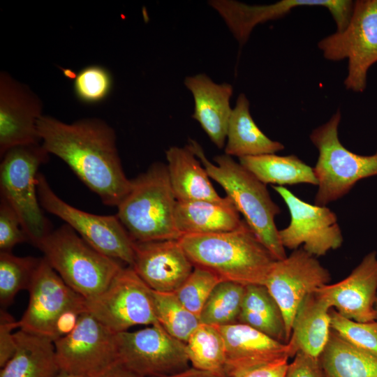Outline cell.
I'll use <instances>...</instances> for the list:
<instances>
[{
    "instance_id": "1",
    "label": "cell",
    "mask_w": 377,
    "mask_h": 377,
    "mask_svg": "<svg viewBox=\"0 0 377 377\" xmlns=\"http://www.w3.org/2000/svg\"><path fill=\"white\" fill-rule=\"evenodd\" d=\"M40 143L71 169L108 206L119 204L129 191L114 128L105 121L87 117L68 124L43 114L37 123Z\"/></svg>"
},
{
    "instance_id": "2",
    "label": "cell",
    "mask_w": 377,
    "mask_h": 377,
    "mask_svg": "<svg viewBox=\"0 0 377 377\" xmlns=\"http://www.w3.org/2000/svg\"><path fill=\"white\" fill-rule=\"evenodd\" d=\"M178 240L194 267L244 286L265 285L276 260L244 220L234 230L184 235Z\"/></svg>"
},
{
    "instance_id": "3",
    "label": "cell",
    "mask_w": 377,
    "mask_h": 377,
    "mask_svg": "<svg viewBox=\"0 0 377 377\" xmlns=\"http://www.w3.org/2000/svg\"><path fill=\"white\" fill-rule=\"evenodd\" d=\"M200 161L209 177L226 191L244 221L276 260L285 258L275 217L281 212L272 200L265 184L260 182L239 163L226 154L216 156L214 163L194 140L187 144Z\"/></svg>"
},
{
    "instance_id": "4",
    "label": "cell",
    "mask_w": 377,
    "mask_h": 377,
    "mask_svg": "<svg viewBox=\"0 0 377 377\" xmlns=\"http://www.w3.org/2000/svg\"><path fill=\"white\" fill-rule=\"evenodd\" d=\"M176 203L167 165L156 162L131 179L117 216L135 242L178 240L182 235L175 223Z\"/></svg>"
},
{
    "instance_id": "5",
    "label": "cell",
    "mask_w": 377,
    "mask_h": 377,
    "mask_svg": "<svg viewBox=\"0 0 377 377\" xmlns=\"http://www.w3.org/2000/svg\"><path fill=\"white\" fill-rule=\"evenodd\" d=\"M36 246L63 281L85 299L105 290L124 267L96 251L66 223L51 230Z\"/></svg>"
},
{
    "instance_id": "6",
    "label": "cell",
    "mask_w": 377,
    "mask_h": 377,
    "mask_svg": "<svg viewBox=\"0 0 377 377\" xmlns=\"http://www.w3.org/2000/svg\"><path fill=\"white\" fill-rule=\"evenodd\" d=\"M341 119L338 110L309 138L318 151L314 168L318 179L315 204L326 206L345 196L360 180L377 175V152L360 155L346 148L339 139Z\"/></svg>"
},
{
    "instance_id": "7",
    "label": "cell",
    "mask_w": 377,
    "mask_h": 377,
    "mask_svg": "<svg viewBox=\"0 0 377 377\" xmlns=\"http://www.w3.org/2000/svg\"><path fill=\"white\" fill-rule=\"evenodd\" d=\"M49 156L40 143L13 147L1 157V198L17 213L35 246L51 231L38 200L36 186L38 169Z\"/></svg>"
},
{
    "instance_id": "8",
    "label": "cell",
    "mask_w": 377,
    "mask_h": 377,
    "mask_svg": "<svg viewBox=\"0 0 377 377\" xmlns=\"http://www.w3.org/2000/svg\"><path fill=\"white\" fill-rule=\"evenodd\" d=\"M318 48L329 61L347 59L345 87L353 92H363L368 71L377 62V0L354 1L345 29L321 39Z\"/></svg>"
},
{
    "instance_id": "9",
    "label": "cell",
    "mask_w": 377,
    "mask_h": 377,
    "mask_svg": "<svg viewBox=\"0 0 377 377\" xmlns=\"http://www.w3.org/2000/svg\"><path fill=\"white\" fill-rule=\"evenodd\" d=\"M36 186L42 209L63 220L96 251L133 266L135 242L117 214L97 215L73 207L54 193L41 172Z\"/></svg>"
},
{
    "instance_id": "10",
    "label": "cell",
    "mask_w": 377,
    "mask_h": 377,
    "mask_svg": "<svg viewBox=\"0 0 377 377\" xmlns=\"http://www.w3.org/2000/svg\"><path fill=\"white\" fill-rule=\"evenodd\" d=\"M85 306L115 334L158 323L151 289L130 266H124L102 293L85 299Z\"/></svg>"
},
{
    "instance_id": "11",
    "label": "cell",
    "mask_w": 377,
    "mask_h": 377,
    "mask_svg": "<svg viewBox=\"0 0 377 377\" xmlns=\"http://www.w3.org/2000/svg\"><path fill=\"white\" fill-rule=\"evenodd\" d=\"M117 362L143 377H162L188 368L186 343L158 323L116 334Z\"/></svg>"
},
{
    "instance_id": "12",
    "label": "cell",
    "mask_w": 377,
    "mask_h": 377,
    "mask_svg": "<svg viewBox=\"0 0 377 377\" xmlns=\"http://www.w3.org/2000/svg\"><path fill=\"white\" fill-rule=\"evenodd\" d=\"M273 188L285 202L290 215L289 225L279 230L285 249L295 250L302 246L317 258L342 245L337 216L329 207L306 202L284 186H274Z\"/></svg>"
},
{
    "instance_id": "13",
    "label": "cell",
    "mask_w": 377,
    "mask_h": 377,
    "mask_svg": "<svg viewBox=\"0 0 377 377\" xmlns=\"http://www.w3.org/2000/svg\"><path fill=\"white\" fill-rule=\"evenodd\" d=\"M330 281V272L302 247L274 263L265 286L282 311L288 341L295 316L304 298Z\"/></svg>"
},
{
    "instance_id": "14",
    "label": "cell",
    "mask_w": 377,
    "mask_h": 377,
    "mask_svg": "<svg viewBox=\"0 0 377 377\" xmlns=\"http://www.w3.org/2000/svg\"><path fill=\"white\" fill-rule=\"evenodd\" d=\"M61 371L92 377L117 362L116 334L87 310L75 329L54 341Z\"/></svg>"
},
{
    "instance_id": "15",
    "label": "cell",
    "mask_w": 377,
    "mask_h": 377,
    "mask_svg": "<svg viewBox=\"0 0 377 377\" xmlns=\"http://www.w3.org/2000/svg\"><path fill=\"white\" fill-rule=\"evenodd\" d=\"M28 291V306L17 327L53 342L59 316L70 309L85 307V298L71 288L43 257Z\"/></svg>"
},
{
    "instance_id": "16",
    "label": "cell",
    "mask_w": 377,
    "mask_h": 377,
    "mask_svg": "<svg viewBox=\"0 0 377 377\" xmlns=\"http://www.w3.org/2000/svg\"><path fill=\"white\" fill-rule=\"evenodd\" d=\"M209 4L222 17L233 36L242 45L259 24L277 20L298 7H323L331 14L337 31L345 29L354 1L350 0H282L266 5H249L234 0H212Z\"/></svg>"
},
{
    "instance_id": "17",
    "label": "cell",
    "mask_w": 377,
    "mask_h": 377,
    "mask_svg": "<svg viewBox=\"0 0 377 377\" xmlns=\"http://www.w3.org/2000/svg\"><path fill=\"white\" fill-rule=\"evenodd\" d=\"M40 98L9 73H0V156L19 146L40 144L37 123L43 114Z\"/></svg>"
},
{
    "instance_id": "18",
    "label": "cell",
    "mask_w": 377,
    "mask_h": 377,
    "mask_svg": "<svg viewBox=\"0 0 377 377\" xmlns=\"http://www.w3.org/2000/svg\"><path fill=\"white\" fill-rule=\"evenodd\" d=\"M318 290L342 316L360 323L375 320L377 252L372 251L365 255L343 280Z\"/></svg>"
},
{
    "instance_id": "19",
    "label": "cell",
    "mask_w": 377,
    "mask_h": 377,
    "mask_svg": "<svg viewBox=\"0 0 377 377\" xmlns=\"http://www.w3.org/2000/svg\"><path fill=\"white\" fill-rule=\"evenodd\" d=\"M153 290L175 292L194 269L179 240L135 242L132 266Z\"/></svg>"
},
{
    "instance_id": "20",
    "label": "cell",
    "mask_w": 377,
    "mask_h": 377,
    "mask_svg": "<svg viewBox=\"0 0 377 377\" xmlns=\"http://www.w3.org/2000/svg\"><path fill=\"white\" fill-rule=\"evenodd\" d=\"M215 327L224 340L228 377H240L258 367L293 357L288 343L279 342L249 325L237 323Z\"/></svg>"
},
{
    "instance_id": "21",
    "label": "cell",
    "mask_w": 377,
    "mask_h": 377,
    "mask_svg": "<svg viewBox=\"0 0 377 377\" xmlns=\"http://www.w3.org/2000/svg\"><path fill=\"white\" fill-rule=\"evenodd\" d=\"M184 84L194 101L192 117L199 123L214 145L223 149L232 110L230 105L232 86L226 82L217 84L206 74L187 76Z\"/></svg>"
},
{
    "instance_id": "22",
    "label": "cell",
    "mask_w": 377,
    "mask_h": 377,
    "mask_svg": "<svg viewBox=\"0 0 377 377\" xmlns=\"http://www.w3.org/2000/svg\"><path fill=\"white\" fill-rule=\"evenodd\" d=\"M332 309L317 289L309 294L295 316L289 344L293 357L297 352L319 358L330 335Z\"/></svg>"
},
{
    "instance_id": "23",
    "label": "cell",
    "mask_w": 377,
    "mask_h": 377,
    "mask_svg": "<svg viewBox=\"0 0 377 377\" xmlns=\"http://www.w3.org/2000/svg\"><path fill=\"white\" fill-rule=\"evenodd\" d=\"M170 185L177 201H222L200 161L188 145L165 151Z\"/></svg>"
},
{
    "instance_id": "24",
    "label": "cell",
    "mask_w": 377,
    "mask_h": 377,
    "mask_svg": "<svg viewBox=\"0 0 377 377\" xmlns=\"http://www.w3.org/2000/svg\"><path fill=\"white\" fill-rule=\"evenodd\" d=\"M239 213L227 196L222 201H177L175 219L182 235L228 232L242 223Z\"/></svg>"
},
{
    "instance_id": "25",
    "label": "cell",
    "mask_w": 377,
    "mask_h": 377,
    "mask_svg": "<svg viewBox=\"0 0 377 377\" xmlns=\"http://www.w3.org/2000/svg\"><path fill=\"white\" fill-rule=\"evenodd\" d=\"M15 336V352L1 367L0 377H57L61 369L51 339L22 330Z\"/></svg>"
},
{
    "instance_id": "26",
    "label": "cell",
    "mask_w": 377,
    "mask_h": 377,
    "mask_svg": "<svg viewBox=\"0 0 377 377\" xmlns=\"http://www.w3.org/2000/svg\"><path fill=\"white\" fill-rule=\"evenodd\" d=\"M284 145L269 138L258 128L250 112L246 95L240 94L229 119L224 152L238 158L275 154Z\"/></svg>"
},
{
    "instance_id": "27",
    "label": "cell",
    "mask_w": 377,
    "mask_h": 377,
    "mask_svg": "<svg viewBox=\"0 0 377 377\" xmlns=\"http://www.w3.org/2000/svg\"><path fill=\"white\" fill-rule=\"evenodd\" d=\"M239 163L265 185H318L314 168L295 155L270 154L246 156L239 158Z\"/></svg>"
},
{
    "instance_id": "28",
    "label": "cell",
    "mask_w": 377,
    "mask_h": 377,
    "mask_svg": "<svg viewBox=\"0 0 377 377\" xmlns=\"http://www.w3.org/2000/svg\"><path fill=\"white\" fill-rule=\"evenodd\" d=\"M325 377H377V357L331 330L320 356Z\"/></svg>"
},
{
    "instance_id": "29",
    "label": "cell",
    "mask_w": 377,
    "mask_h": 377,
    "mask_svg": "<svg viewBox=\"0 0 377 377\" xmlns=\"http://www.w3.org/2000/svg\"><path fill=\"white\" fill-rule=\"evenodd\" d=\"M238 323L287 343L288 338L282 311L265 285L245 286Z\"/></svg>"
},
{
    "instance_id": "30",
    "label": "cell",
    "mask_w": 377,
    "mask_h": 377,
    "mask_svg": "<svg viewBox=\"0 0 377 377\" xmlns=\"http://www.w3.org/2000/svg\"><path fill=\"white\" fill-rule=\"evenodd\" d=\"M186 351L193 367L226 375L225 343L215 326L200 323L187 340Z\"/></svg>"
},
{
    "instance_id": "31",
    "label": "cell",
    "mask_w": 377,
    "mask_h": 377,
    "mask_svg": "<svg viewBox=\"0 0 377 377\" xmlns=\"http://www.w3.org/2000/svg\"><path fill=\"white\" fill-rule=\"evenodd\" d=\"M245 286L229 281L219 283L203 306L200 323L223 326L238 323Z\"/></svg>"
},
{
    "instance_id": "32",
    "label": "cell",
    "mask_w": 377,
    "mask_h": 377,
    "mask_svg": "<svg viewBox=\"0 0 377 377\" xmlns=\"http://www.w3.org/2000/svg\"><path fill=\"white\" fill-rule=\"evenodd\" d=\"M151 292L158 323L172 337L186 343L200 324L199 318L180 302L175 292Z\"/></svg>"
},
{
    "instance_id": "33",
    "label": "cell",
    "mask_w": 377,
    "mask_h": 377,
    "mask_svg": "<svg viewBox=\"0 0 377 377\" xmlns=\"http://www.w3.org/2000/svg\"><path fill=\"white\" fill-rule=\"evenodd\" d=\"M41 258L0 252V303L10 304L22 290H29Z\"/></svg>"
},
{
    "instance_id": "34",
    "label": "cell",
    "mask_w": 377,
    "mask_h": 377,
    "mask_svg": "<svg viewBox=\"0 0 377 377\" xmlns=\"http://www.w3.org/2000/svg\"><path fill=\"white\" fill-rule=\"evenodd\" d=\"M113 77L105 67L92 64L82 68L73 82L75 97L82 103L93 105L105 101L111 93Z\"/></svg>"
},
{
    "instance_id": "35",
    "label": "cell",
    "mask_w": 377,
    "mask_h": 377,
    "mask_svg": "<svg viewBox=\"0 0 377 377\" xmlns=\"http://www.w3.org/2000/svg\"><path fill=\"white\" fill-rule=\"evenodd\" d=\"M221 281L222 280L214 273L194 267L188 277L175 293L180 302L199 318L210 294Z\"/></svg>"
},
{
    "instance_id": "36",
    "label": "cell",
    "mask_w": 377,
    "mask_h": 377,
    "mask_svg": "<svg viewBox=\"0 0 377 377\" xmlns=\"http://www.w3.org/2000/svg\"><path fill=\"white\" fill-rule=\"evenodd\" d=\"M331 327L348 342L377 357V320L360 323L330 309Z\"/></svg>"
},
{
    "instance_id": "37",
    "label": "cell",
    "mask_w": 377,
    "mask_h": 377,
    "mask_svg": "<svg viewBox=\"0 0 377 377\" xmlns=\"http://www.w3.org/2000/svg\"><path fill=\"white\" fill-rule=\"evenodd\" d=\"M29 242L15 210L5 200L0 202V252H11L18 244Z\"/></svg>"
},
{
    "instance_id": "38",
    "label": "cell",
    "mask_w": 377,
    "mask_h": 377,
    "mask_svg": "<svg viewBox=\"0 0 377 377\" xmlns=\"http://www.w3.org/2000/svg\"><path fill=\"white\" fill-rule=\"evenodd\" d=\"M15 328H18L17 321L1 308L0 311V367L6 363L15 352V336L13 332Z\"/></svg>"
},
{
    "instance_id": "39",
    "label": "cell",
    "mask_w": 377,
    "mask_h": 377,
    "mask_svg": "<svg viewBox=\"0 0 377 377\" xmlns=\"http://www.w3.org/2000/svg\"><path fill=\"white\" fill-rule=\"evenodd\" d=\"M284 377H325L320 358L297 352L288 363Z\"/></svg>"
},
{
    "instance_id": "40",
    "label": "cell",
    "mask_w": 377,
    "mask_h": 377,
    "mask_svg": "<svg viewBox=\"0 0 377 377\" xmlns=\"http://www.w3.org/2000/svg\"><path fill=\"white\" fill-rule=\"evenodd\" d=\"M288 358L276 361L254 368L240 377H284L288 362Z\"/></svg>"
},
{
    "instance_id": "41",
    "label": "cell",
    "mask_w": 377,
    "mask_h": 377,
    "mask_svg": "<svg viewBox=\"0 0 377 377\" xmlns=\"http://www.w3.org/2000/svg\"><path fill=\"white\" fill-rule=\"evenodd\" d=\"M92 377H143L116 362Z\"/></svg>"
},
{
    "instance_id": "42",
    "label": "cell",
    "mask_w": 377,
    "mask_h": 377,
    "mask_svg": "<svg viewBox=\"0 0 377 377\" xmlns=\"http://www.w3.org/2000/svg\"><path fill=\"white\" fill-rule=\"evenodd\" d=\"M162 377H228L225 374L213 373L206 371L200 370L194 367H188V369L179 371L178 373L165 376Z\"/></svg>"
},
{
    "instance_id": "43",
    "label": "cell",
    "mask_w": 377,
    "mask_h": 377,
    "mask_svg": "<svg viewBox=\"0 0 377 377\" xmlns=\"http://www.w3.org/2000/svg\"><path fill=\"white\" fill-rule=\"evenodd\" d=\"M57 377H89V376L76 375V374H69V373L61 371L60 373L57 376Z\"/></svg>"
},
{
    "instance_id": "44",
    "label": "cell",
    "mask_w": 377,
    "mask_h": 377,
    "mask_svg": "<svg viewBox=\"0 0 377 377\" xmlns=\"http://www.w3.org/2000/svg\"><path fill=\"white\" fill-rule=\"evenodd\" d=\"M374 310L376 312V320H377V297L376 298L375 303H374Z\"/></svg>"
}]
</instances>
